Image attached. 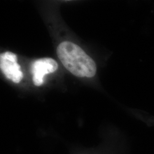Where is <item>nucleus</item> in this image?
Here are the masks:
<instances>
[{
    "label": "nucleus",
    "mask_w": 154,
    "mask_h": 154,
    "mask_svg": "<svg viewBox=\"0 0 154 154\" xmlns=\"http://www.w3.org/2000/svg\"><path fill=\"white\" fill-rule=\"evenodd\" d=\"M57 55L67 70L76 77H93L97 66L93 60L79 46L71 42L65 41L57 48Z\"/></svg>",
    "instance_id": "nucleus-1"
},
{
    "label": "nucleus",
    "mask_w": 154,
    "mask_h": 154,
    "mask_svg": "<svg viewBox=\"0 0 154 154\" xmlns=\"http://www.w3.org/2000/svg\"><path fill=\"white\" fill-rule=\"evenodd\" d=\"M0 68L5 77L13 82H20L23 78L21 67L17 63V57L13 53L7 51L1 54Z\"/></svg>",
    "instance_id": "nucleus-2"
},
{
    "label": "nucleus",
    "mask_w": 154,
    "mask_h": 154,
    "mask_svg": "<svg viewBox=\"0 0 154 154\" xmlns=\"http://www.w3.org/2000/svg\"><path fill=\"white\" fill-rule=\"evenodd\" d=\"M58 67L56 61L50 58H45L34 61L32 65L34 84L37 86H41L44 82L45 75L55 72Z\"/></svg>",
    "instance_id": "nucleus-3"
}]
</instances>
